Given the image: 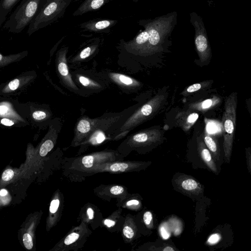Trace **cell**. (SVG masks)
Segmentation results:
<instances>
[{"label":"cell","instance_id":"74e56055","mask_svg":"<svg viewBox=\"0 0 251 251\" xmlns=\"http://www.w3.org/2000/svg\"><path fill=\"white\" fill-rule=\"evenodd\" d=\"M14 176V172L11 169L5 170L1 176V178L3 181H8L11 180Z\"/></svg>","mask_w":251,"mask_h":251},{"label":"cell","instance_id":"7c38bea8","mask_svg":"<svg viewBox=\"0 0 251 251\" xmlns=\"http://www.w3.org/2000/svg\"><path fill=\"white\" fill-rule=\"evenodd\" d=\"M174 187L189 197H198L203 192L202 185L194 178L180 174L174 176L172 181Z\"/></svg>","mask_w":251,"mask_h":251},{"label":"cell","instance_id":"484cf974","mask_svg":"<svg viewBox=\"0 0 251 251\" xmlns=\"http://www.w3.org/2000/svg\"><path fill=\"white\" fill-rule=\"evenodd\" d=\"M201 137L214 160L219 161L220 157V149L217 139L212 135L209 134L205 130Z\"/></svg>","mask_w":251,"mask_h":251},{"label":"cell","instance_id":"603a6c76","mask_svg":"<svg viewBox=\"0 0 251 251\" xmlns=\"http://www.w3.org/2000/svg\"><path fill=\"white\" fill-rule=\"evenodd\" d=\"M197 150L201 158L208 169L215 174H217L216 164L210 151L202 140L201 136L197 137Z\"/></svg>","mask_w":251,"mask_h":251},{"label":"cell","instance_id":"f1b7e54d","mask_svg":"<svg viewBox=\"0 0 251 251\" xmlns=\"http://www.w3.org/2000/svg\"><path fill=\"white\" fill-rule=\"evenodd\" d=\"M28 54V51L27 50L9 55H4L0 53V68L11 63L20 61L27 56Z\"/></svg>","mask_w":251,"mask_h":251},{"label":"cell","instance_id":"cb8c5ba5","mask_svg":"<svg viewBox=\"0 0 251 251\" xmlns=\"http://www.w3.org/2000/svg\"><path fill=\"white\" fill-rule=\"evenodd\" d=\"M116 205L130 210L138 211L142 208V198L137 194H128L122 200H116Z\"/></svg>","mask_w":251,"mask_h":251},{"label":"cell","instance_id":"44dd1931","mask_svg":"<svg viewBox=\"0 0 251 251\" xmlns=\"http://www.w3.org/2000/svg\"><path fill=\"white\" fill-rule=\"evenodd\" d=\"M199 118V114L196 111L186 110L180 111L176 116V124L184 131L187 132L194 125Z\"/></svg>","mask_w":251,"mask_h":251},{"label":"cell","instance_id":"9a60e30c","mask_svg":"<svg viewBox=\"0 0 251 251\" xmlns=\"http://www.w3.org/2000/svg\"><path fill=\"white\" fill-rule=\"evenodd\" d=\"M28 120L29 124L38 127L44 126V125H49L51 121V112L47 108L35 103H29Z\"/></svg>","mask_w":251,"mask_h":251},{"label":"cell","instance_id":"f35d334b","mask_svg":"<svg viewBox=\"0 0 251 251\" xmlns=\"http://www.w3.org/2000/svg\"><path fill=\"white\" fill-rule=\"evenodd\" d=\"M246 157H247V163L248 166V169L249 173H251V152H250V148H249L248 150L246 149Z\"/></svg>","mask_w":251,"mask_h":251},{"label":"cell","instance_id":"e0dca14e","mask_svg":"<svg viewBox=\"0 0 251 251\" xmlns=\"http://www.w3.org/2000/svg\"><path fill=\"white\" fill-rule=\"evenodd\" d=\"M65 197L63 194L58 189L55 193L51 200L49 211L50 227L56 225L60 220L64 206Z\"/></svg>","mask_w":251,"mask_h":251},{"label":"cell","instance_id":"b9f144b4","mask_svg":"<svg viewBox=\"0 0 251 251\" xmlns=\"http://www.w3.org/2000/svg\"><path fill=\"white\" fill-rule=\"evenodd\" d=\"M3 84H0V91L1 88H2V87L3 86Z\"/></svg>","mask_w":251,"mask_h":251},{"label":"cell","instance_id":"bcb514c9","mask_svg":"<svg viewBox=\"0 0 251 251\" xmlns=\"http://www.w3.org/2000/svg\"></svg>","mask_w":251,"mask_h":251},{"label":"cell","instance_id":"7402d4cb","mask_svg":"<svg viewBox=\"0 0 251 251\" xmlns=\"http://www.w3.org/2000/svg\"><path fill=\"white\" fill-rule=\"evenodd\" d=\"M222 102L221 98L217 96L205 99L202 101L189 103L187 110L205 113L219 105Z\"/></svg>","mask_w":251,"mask_h":251},{"label":"cell","instance_id":"d4e9b609","mask_svg":"<svg viewBox=\"0 0 251 251\" xmlns=\"http://www.w3.org/2000/svg\"><path fill=\"white\" fill-rule=\"evenodd\" d=\"M113 0H84L74 11V16H81L86 13L93 12Z\"/></svg>","mask_w":251,"mask_h":251},{"label":"cell","instance_id":"ba28073f","mask_svg":"<svg viewBox=\"0 0 251 251\" xmlns=\"http://www.w3.org/2000/svg\"><path fill=\"white\" fill-rule=\"evenodd\" d=\"M92 231L86 224L81 222L74 226L54 247L56 251H77L83 247Z\"/></svg>","mask_w":251,"mask_h":251},{"label":"cell","instance_id":"d6986e66","mask_svg":"<svg viewBox=\"0 0 251 251\" xmlns=\"http://www.w3.org/2000/svg\"><path fill=\"white\" fill-rule=\"evenodd\" d=\"M122 211L123 208L118 207L110 215L102 219L100 227L105 228L110 232L120 231L125 221V216L122 215Z\"/></svg>","mask_w":251,"mask_h":251},{"label":"cell","instance_id":"1f68e13d","mask_svg":"<svg viewBox=\"0 0 251 251\" xmlns=\"http://www.w3.org/2000/svg\"><path fill=\"white\" fill-rule=\"evenodd\" d=\"M213 83L212 80L202 81L200 82L193 84L185 89L181 95L183 97H187L188 95L195 93L199 90H203L210 87Z\"/></svg>","mask_w":251,"mask_h":251},{"label":"cell","instance_id":"d6a6232c","mask_svg":"<svg viewBox=\"0 0 251 251\" xmlns=\"http://www.w3.org/2000/svg\"><path fill=\"white\" fill-rule=\"evenodd\" d=\"M140 220L146 228L151 229L153 228V218L151 211L149 210L144 211L141 215Z\"/></svg>","mask_w":251,"mask_h":251},{"label":"cell","instance_id":"ffe728a7","mask_svg":"<svg viewBox=\"0 0 251 251\" xmlns=\"http://www.w3.org/2000/svg\"><path fill=\"white\" fill-rule=\"evenodd\" d=\"M68 47H63L60 49L56 54L57 61V70L62 78L65 80L66 83L74 89L76 86L73 82L69 74L67 65L66 64V56L68 52Z\"/></svg>","mask_w":251,"mask_h":251},{"label":"cell","instance_id":"5bb4252c","mask_svg":"<svg viewBox=\"0 0 251 251\" xmlns=\"http://www.w3.org/2000/svg\"><path fill=\"white\" fill-rule=\"evenodd\" d=\"M103 218L100 209L93 203L87 202L80 208L77 220L90 225L95 230L100 227Z\"/></svg>","mask_w":251,"mask_h":251},{"label":"cell","instance_id":"ab89813d","mask_svg":"<svg viewBox=\"0 0 251 251\" xmlns=\"http://www.w3.org/2000/svg\"><path fill=\"white\" fill-rule=\"evenodd\" d=\"M163 251H175L176 250L171 246H166L164 247L162 249Z\"/></svg>","mask_w":251,"mask_h":251},{"label":"cell","instance_id":"8fae6325","mask_svg":"<svg viewBox=\"0 0 251 251\" xmlns=\"http://www.w3.org/2000/svg\"><path fill=\"white\" fill-rule=\"evenodd\" d=\"M36 73L34 71L23 72L15 78L4 83L1 88V96L10 97L26 88L35 79Z\"/></svg>","mask_w":251,"mask_h":251},{"label":"cell","instance_id":"ac0fdd59","mask_svg":"<svg viewBox=\"0 0 251 251\" xmlns=\"http://www.w3.org/2000/svg\"><path fill=\"white\" fill-rule=\"evenodd\" d=\"M120 231L123 239L126 244L132 243L137 239L139 232L135 222V216L129 213L125 215Z\"/></svg>","mask_w":251,"mask_h":251},{"label":"cell","instance_id":"f546056e","mask_svg":"<svg viewBox=\"0 0 251 251\" xmlns=\"http://www.w3.org/2000/svg\"><path fill=\"white\" fill-rule=\"evenodd\" d=\"M100 42V38H93L92 42L83 48L77 55L75 58L78 60H83L89 57L98 50Z\"/></svg>","mask_w":251,"mask_h":251},{"label":"cell","instance_id":"83f0119b","mask_svg":"<svg viewBox=\"0 0 251 251\" xmlns=\"http://www.w3.org/2000/svg\"><path fill=\"white\" fill-rule=\"evenodd\" d=\"M111 79L122 86L136 88L141 86V83L128 76L119 73H110Z\"/></svg>","mask_w":251,"mask_h":251},{"label":"cell","instance_id":"277c9868","mask_svg":"<svg viewBox=\"0 0 251 251\" xmlns=\"http://www.w3.org/2000/svg\"><path fill=\"white\" fill-rule=\"evenodd\" d=\"M123 116V115L103 116L96 119H90L87 116L82 117L76 124L71 146H79L92 132L98 129L110 132L112 136L114 131L118 127L117 124L120 123Z\"/></svg>","mask_w":251,"mask_h":251},{"label":"cell","instance_id":"52a82bcc","mask_svg":"<svg viewBox=\"0 0 251 251\" xmlns=\"http://www.w3.org/2000/svg\"><path fill=\"white\" fill-rule=\"evenodd\" d=\"M42 0H22L3 27L10 32L19 33L28 25L37 13Z\"/></svg>","mask_w":251,"mask_h":251},{"label":"cell","instance_id":"30bf717a","mask_svg":"<svg viewBox=\"0 0 251 251\" xmlns=\"http://www.w3.org/2000/svg\"><path fill=\"white\" fill-rule=\"evenodd\" d=\"M150 161L117 160L103 163L96 166L91 171V176L100 173L119 174L139 172L145 170L151 164Z\"/></svg>","mask_w":251,"mask_h":251},{"label":"cell","instance_id":"4dcf8cb0","mask_svg":"<svg viewBox=\"0 0 251 251\" xmlns=\"http://www.w3.org/2000/svg\"><path fill=\"white\" fill-rule=\"evenodd\" d=\"M21 0H0V28L5 21L8 14L14 6Z\"/></svg>","mask_w":251,"mask_h":251},{"label":"cell","instance_id":"7a4b0ae2","mask_svg":"<svg viewBox=\"0 0 251 251\" xmlns=\"http://www.w3.org/2000/svg\"><path fill=\"white\" fill-rule=\"evenodd\" d=\"M163 131L158 126L143 129L128 136L118 147L117 151L124 158L131 152L145 154L161 143Z\"/></svg>","mask_w":251,"mask_h":251},{"label":"cell","instance_id":"4fadbf2b","mask_svg":"<svg viewBox=\"0 0 251 251\" xmlns=\"http://www.w3.org/2000/svg\"><path fill=\"white\" fill-rule=\"evenodd\" d=\"M93 191L98 198L108 201L113 199L122 200L128 194L127 187L117 184H100L94 188Z\"/></svg>","mask_w":251,"mask_h":251},{"label":"cell","instance_id":"f6af8a7d","mask_svg":"<svg viewBox=\"0 0 251 251\" xmlns=\"http://www.w3.org/2000/svg\"><path fill=\"white\" fill-rule=\"evenodd\" d=\"M74 0V1H78V0Z\"/></svg>","mask_w":251,"mask_h":251},{"label":"cell","instance_id":"7bdbcfd3","mask_svg":"<svg viewBox=\"0 0 251 251\" xmlns=\"http://www.w3.org/2000/svg\"><path fill=\"white\" fill-rule=\"evenodd\" d=\"M46 0H42V2H41V4H42V3H44V2H45Z\"/></svg>","mask_w":251,"mask_h":251},{"label":"cell","instance_id":"3957f363","mask_svg":"<svg viewBox=\"0 0 251 251\" xmlns=\"http://www.w3.org/2000/svg\"><path fill=\"white\" fill-rule=\"evenodd\" d=\"M167 94L159 93L137 109L113 133L112 141L120 140L131 130L155 116L165 103Z\"/></svg>","mask_w":251,"mask_h":251},{"label":"cell","instance_id":"6da1fadb","mask_svg":"<svg viewBox=\"0 0 251 251\" xmlns=\"http://www.w3.org/2000/svg\"><path fill=\"white\" fill-rule=\"evenodd\" d=\"M124 158L117 150L106 149L85 155L64 157L61 169L63 176L68 181L81 182L91 176V171L96 166Z\"/></svg>","mask_w":251,"mask_h":251},{"label":"cell","instance_id":"5b68a950","mask_svg":"<svg viewBox=\"0 0 251 251\" xmlns=\"http://www.w3.org/2000/svg\"><path fill=\"white\" fill-rule=\"evenodd\" d=\"M73 0H47L28 25L27 34L30 36L38 30L62 18Z\"/></svg>","mask_w":251,"mask_h":251},{"label":"cell","instance_id":"2e32d148","mask_svg":"<svg viewBox=\"0 0 251 251\" xmlns=\"http://www.w3.org/2000/svg\"><path fill=\"white\" fill-rule=\"evenodd\" d=\"M118 22L117 20L96 18L81 23L79 27L83 31L108 33Z\"/></svg>","mask_w":251,"mask_h":251},{"label":"cell","instance_id":"60d3db41","mask_svg":"<svg viewBox=\"0 0 251 251\" xmlns=\"http://www.w3.org/2000/svg\"><path fill=\"white\" fill-rule=\"evenodd\" d=\"M7 194V191L5 189H1L0 191V195L1 196H5Z\"/></svg>","mask_w":251,"mask_h":251},{"label":"cell","instance_id":"e575fe53","mask_svg":"<svg viewBox=\"0 0 251 251\" xmlns=\"http://www.w3.org/2000/svg\"><path fill=\"white\" fill-rule=\"evenodd\" d=\"M23 243L25 247L27 250H31L33 247V241L30 235L26 233L23 235Z\"/></svg>","mask_w":251,"mask_h":251},{"label":"cell","instance_id":"8d00e7d4","mask_svg":"<svg viewBox=\"0 0 251 251\" xmlns=\"http://www.w3.org/2000/svg\"><path fill=\"white\" fill-rule=\"evenodd\" d=\"M221 238V235L218 233L211 234L207 239V243L209 245H214L218 243Z\"/></svg>","mask_w":251,"mask_h":251},{"label":"cell","instance_id":"8992f818","mask_svg":"<svg viewBox=\"0 0 251 251\" xmlns=\"http://www.w3.org/2000/svg\"><path fill=\"white\" fill-rule=\"evenodd\" d=\"M237 93L233 92L226 97L225 100L224 110L222 118L223 128V148L225 161L229 163L232 151L236 128Z\"/></svg>","mask_w":251,"mask_h":251},{"label":"cell","instance_id":"d590c367","mask_svg":"<svg viewBox=\"0 0 251 251\" xmlns=\"http://www.w3.org/2000/svg\"><path fill=\"white\" fill-rule=\"evenodd\" d=\"M79 82L84 86H97V84L91 81L88 78L83 76H79L78 77Z\"/></svg>","mask_w":251,"mask_h":251},{"label":"cell","instance_id":"9c48e42d","mask_svg":"<svg viewBox=\"0 0 251 251\" xmlns=\"http://www.w3.org/2000/svg\"><path fill=\"white\" fill-rule=\"evenodd\" d=\"M28 115L27 103H21L10 97L0 96V120H11L24 127L29 125Z\"/></svg>","mask_w":251,"mask_h":251},{"label":"cell","instance_id":"4316f807","mask_svg":"<svg viewBox=\"0 0 251 251\" xmlns=\"http://www.w3.org/2000/svg\"><path fill=\"white\" fill-rule=\"evenodd\" d=\"M195 45L200 61L202 63L207 62L210 58V52L206 37L203 35H198L195 39Z\"/></svg>","mask_w":251,"mask_h":251},{"label":"cell","instance_id":"836d02e7","mask_svg":"<svg viewBox=\"0 0 251 251\" xmlns=\"http://www.w3.org/2000/svg\"><path fill=\"white\" fill-rule=\"evenodd\" d=\"M159 232L161 237L164 239H167L170 236L171 233L167 224H163L160 225Z\"/></svg>","mask_w":251,"mask_h":251},{"label":"cell","instance_id":"ee69618b","mask_svg":"<svg viewBox=\"0 0 251 251\" xmlns=\"http://www.w3.org/2000/svg\"><path fill=\"white\" fill-rule=\"evenodd\" d=\"M138 0H133V1H137Z\"/></svg>","mask_w":251,"mask_h":251}]
</instances>
